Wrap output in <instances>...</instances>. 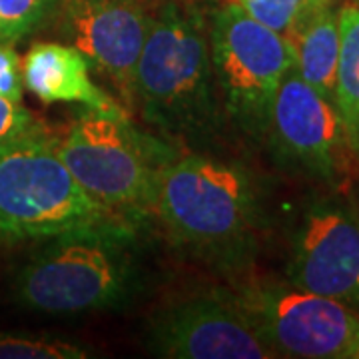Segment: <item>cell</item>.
Listing matches in <instances>:
<instances>
[{
	"label": "cell",
	"instance_id": "6da1fadb",
	"mask_svg": "<svg viewBox=\"0 0 359 359\" xmlns=\"http://www.w3.org/2000/svg\"><path fill=\"white\" fill-rule=\"evenodd\" d=\"M144 222L114 216L39 240L16 271V302L44 313L106 311L132 304L150 278Z\"/></svg>",
	"mask_w": 359,
	"mask_h": 359
},
{
	"label": "cell",
	"instance_id": "7a4b0ae2",
	"mask_svg": "<svg viewBox=\"0 0 359 359\" xmlns=\"http://www.w3.org/2000/svg\"><path fill=\"white\" fill-rule=\"evenodd\" d=\"M160 136L202 152L226 126L204 14L190 0L150 13L134 76V108Z\"/></svg>",
	"mask_w": 359,
	"mask_h": 359
},
{
	"label": "cell",
	"instance_id": "3957f363",
	"mask_svg": "<svg viewBox=\"0 0 359 359\" xmlns=\"http://www.w3.org/2000/svg\"><path fill=\"white\" fill-rule=\"evenodd\" d=\"M152 214L172 245L228 271L250 264L262 230V190L242 164L205 152L180 154L160 170Z\"/></svg>",
	"mask_w": 359,
	"mask_h": 359
},
{
	"label": "cell",
	"instance_id": "277c9868",
	"mask_svg": "<svg viewBox=\"0 0 359 359\" xmlns=\"http://www.w3.org/2000/svg\"><path fill=\"white\" fill-rule=\"evenodd\" d=\"M56 152L76 182L112 212L146 219L152 214L160 170L180 152L138 130L128 114L86 110L76 116Z\"/></svg>",
	"mask_w": 359,
	"mask_h": 359
},
{
	"label": "cell",
	"instance_id": "5b68a950",
	"mask_svg": "<svg viewBox=\"0 0 359 359\" xmlns=\"http://www.w3.org/2000/svg\"><path fill=\"white\" fill-rule=\"evenodd\" d=\"M114 216L78 184L44 126L0 144V242H39Z\"/></svg>",
	"mask_w": 359,
	"mask_h": 359
},
{
	"label": "cell",
	"instance_id": "8992f818",
	"mask_svg": "<svg viewBox=\"0 0 359 359\" xmlns=\"http://www.w3.org/2000/svg\"><path fill=\"white\" fill-rule=\"evenodd\" d=\"M208 34L226 124L264 138L273 96L294 68L290 42L252 18L236 0L212 13Z\"/></svg>",
	"mask_w": 359,
	"mask_h": 359
},
{
	"label": "cell",
	"instance_id": "52a82bcc",
	"mask_svg": "<svg viewBox=\"0 0 359 359\" xmlns=\"http://www.w3.org/2000/svg\"><path fill=\"white\" fill-rule=\"evenodd\" d=\"M231 294L273 358H355L359 313L332 297L299 290L290 282H248Z\"/></svg>",
	"mask_w": 359,
	"mask_h": 359
},
{
	"label": "cell",
	"instance_id": "ba28073f",
	"mask_svg": "<svg viewBox=\"0 0 359 359\" xmlns=\"http://www.w3.org/2000/svg\"><path fill=\"white\" fill-rule=\"evenodd\" d=\"M148 349L168 359H268L231 290H202L166 299L152 311Z\"/></svg>",
	"mask_w": 359,
	"mask_h": 359
},
{
	"label": "cell",
	"instance_id": "9c48e42d",
	"mask_svg": "<svg viewBox=\"0 0 359 359\" xmlns=\"http://www.w3.org/2000/svg\"><path fill=\"white\" fill-rule=\"evenodd\" d=\"M264 138L283 164L330 186L346 178L355 154L335 104L321 96L292 68L269 108Z\"/></svg>",
	"mask_w": 359,
	"mask_h": 359
},
{
	"label": "cell",
	"instance_id": "30bf717a",
	"mask_svg": "<svg viewBox=\"0 0 359 359\" xmlns=\"http://www.w3.org/2000/svg\"><path fill=\"white\" fill-rule=\"evenodd\" d=\"M287 282L359 313V212L337 198L306 205L292 233Z\"/></svg>",
	"mask_w": 359,
	"mask_h": 359
},
{
	"label": "cell",
	"instance_id": "8fae6325",
	"mask_svg": "<svg viewBox=\"0 0 359 359\" xmlns=\"http://www.w3.org/2000/svg\"><path fill=\"white\" fill-rule=\"evenodd\" d=\"M58 39L74 46L90 70L108 80L120 104L134 108V76L148 34L146 0H62Z\"/></svg>",
	"mask_w": 359,
	"mask_h": 359
},
{
	"label": "cell",
	"instance_id": "7c38bea8",
	"mask_svg": "<svg viewBox=\"0 0 359 359\" xmlns=\"http://www.w3.org/2000/svg\"><path fill=\"white\" fill-rule=\"evenodd\" d=\"M22 82L44 104H82L98 112L128 114L120 100L94 84L86 58L66 42L32 44L22 58Z\"/></svg>",
	"mask_w": 359,
	"mask_h": 359
},
{
	"label": "cell",
	"instance_id": "4fadbf2b",
	"mask_svg": "<svg viewBox=\"0 0 359 359\" xmlns=\"http://www.w3.org/2000/svg\"><path fill=\"white\" fill-rule=\"evenodd\" d=\"M294 50V68L321 96L334 102L339 58V18L330 0H320L302 14L287 32Z\"/></svg>",
	"mask_w": 359,
	"mask_h": 359
},
{
	"label": "cell",
	"instance_id": "5bb4252c",
	"mask_svg": "<svg viewBox=\"0 0 359 359\" xmlns=\"http://www.w3.org/2000/svg\"><path fill=\"white\" fill-rule=\"evenodd\" d=\"M339 18V58L334 104L344 120L349 144L359 128V4H344Z\"/></svg>",
	"mask_w": 359,
	"mask_h": 359
},
{
	"label": "cell",
	"instance_id": "9a60e30c",
	"mask_svg": "<svg viewBox=\"0 0 359 359\" xmlns=\"http://www.w3.org/2000/svg\"><path fill=\"white\" fill-rule=\"evenodd\" d=\"M62 0H0V42L16 44L54 20Z\"/></svg>",
	"mask_w": 359,
	"mask_h": 359
},
{
	"label": "cell",
	"instance_id": "2e32d148",
	"mask_svg": "<svg viewBox=\"0 0 359 359\" xmlns=\"http://www.w3.org/2000/svg\"><path fill=\"white\" fill-rule=\"evenodd\" d=\"M84 347L56 337L28 334H0V359H84Z\"/></svg>",
	"mask_w": 359,
	"mask_h": 359
},
{
	"label": "cell",
	"instance_id": "e0dca14e",
	"mask_svg": "<svg viewBox=\"0 0 359 359\" xmlns=\"http://www.w3.org/2000/svg\"><path fill=\"white\" fill-rule=\"evenodd\" d=\"M257 22L287 36L302 14L320 0H236Z\"/></svg>",
	"mask_w": 359,
	"mask_h": 359
},
{
	"label": "cell",
	"instance_id": "ac0fdd59",
	"mask_svg": "<svg viewBox=\"0 0 359 359\" xmlns=\"http://www.w3.org/2000/svg\"><path fill=\"white\" fill-rule=\"evenodd\" d=\"M22 60L14 50V44L0 42V96L11 102L22 104Z\"/></svg>",
	"mask_w": 359,
	"mask_h": 359
},
{
	"label": "cell",
	"instance_id": "d6986e66",
	"mask_svg": "<svg viewBox=\"0 0 359 359\" xmlns=\"http://www.w3.org/2000/svg\"><path fill=\"white\" fill-rule=\"evenodd\" d=\"M42 126L22 104L11 102L0 96V144Z\"/></svg>",
	"mask_w": 359,
	"mask_h": 359
},
{
	"label": "cell",
	"instance_id": "ffe728a7",
	"mask_svg": "<svg viewBox=\"0 0 359 359\" xmlns=\"http://www.w3.org/2000/svg\"><path fill=\"white\" fill-rule=\"evenodd\" d=\"M351 148H353V152H355V156H359V128H358V132H355V136H353V142H351Z\"/></svg>",
	"mask_w": 359,
	"mask_h": 359
},
{
	"label": "cell",
	"instance_id": "44dd1931",
	"mask_svg": "<svg viewBox=\"0 0 359 359\" xmlns=\"http://www.w3.org/2000/svg\"><path fill=\"white\" fill-rule=\"evenodd\" d=\"M355 358L359 359V347H358V351H355Z\"/></svg>",
	"mask_w": 359,
	"mask_h": 359
},
{
	"label": "cell",
	"instance_id": "7402d4cb",
	"mask_svg": "<svg viewBox=\"0 0 359 359\" xmlns=\"http://www.w3.org/2000/svg\"><path fill=\"white\" fill-rule=\"evenodd\" d=\"M190 2H192V0H190Z\"/></svg>",
	"mask_w": 359,
	"mask_h": 359
},
{
	"label": "cell",
	"instance_id": "603a6c76",
	"mask_svg": "<svg viewBox=\"0 0 359 359\" xmlns=\"http://www.w3.org/2000/svg\"><path fill=\"white\" fill-rule=\"evenodd\" d=\"M146 2H148V0H146Z\"/></svg>",
	"mask_w": 359,
	"mask_h": 359
}]
</instances>
